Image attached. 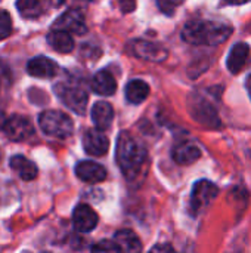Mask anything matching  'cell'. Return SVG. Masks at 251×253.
<instances>
[{
  "instance_id": "cell-11",
  "label": "cell",
  "mask_w": 251,
  "mask_h": 253,
  "mask_svg": "<svg viewBox=\"0 0 251 253\" xmlns=\"http://www.w3.org/2000/svg\"><path fill=\"white\" fill-rule=\"evenodd\" d=\"M72 222L77 231L80 233H90L98 225V215L96 212L87 205H78L72 213Z\"/></svg>"
},
{
  "instance_id": "cell-28",
  "label": "cell",
  "mask_w": 251,
  "mask_h": 253,
  "mask_svg": "<svg viewBox=\"0 0 251 253\" xmlns=\"http://www.w3.org/2000/svg\"><path fill=\"white\" fill-rule=\"evenodd\" d=\"M247 90H249V95H250L251 98V74L249 76V79H247Z\"/></svg>"
},
{
  "instance_id": "cell-19",
  "label": "cell",
  "mask_w": 251,
  "mask_h": 253,
  "mask_svg": "<svg viewBox=\"0 0 251 253\" xmlns=\"http://www.w3.org/2000/svg\"><path fill=\"white\" fill-rule=\"evenodd\" d=\"M10 168L12 170L24 181H33L38 170H37V166L27 157L24 156H15L10 159Z\"/></svg>"
},
{
  "instance_id": "cell-15",
  "label": "cell",
  "mask_w": 251,
  "mask_h": 253,
  "mask_svg": "<svg viewBox=\"0 0 251 253\" xmlns=\"http://www.w3.org/2000/svg\"><path fill=\"white\" fill-rule=\"evenodd\" d=\"M249 58H250V46L247 43H237L234 44V47L228 55L226 67L232 74H238L247 64Z\"/></svg>"
},
{
  "instance_id": "cell-21",
  "label": "cell",
  "mask_w": 251,
  "mask_h": 253,
  "mask_svg": "<svg viewBox=\"0 0 251 253\" xmlns=\"http://www.w3.org/2000/svg\"><path fill=\"white\" fill-rule=\"evenodd\" d=\"M149 95V86L143 80H130L126 86V98L132 104L143 102Z\"/></svg>"
},
{
  "instance_id": "cell-17",
  "label": "cell",
  "mask_w": 251,
  "mask_h": 253,
  "mask_svg": "<svg viewBox=\"0 0 251 253\" xmlns=\"http://www.w3.org/2000/svg\"><path fill=\"white\" fill-rule=\"evenodd\" d=\"M115 245L120 248L121 253H141L142 243L139 237L132 230H120L114 236Z\"/></svg>"
},
{
  "instance_id": "cell-26",
  "label": "cell",
  "mask_w": 251,
  "mask_h": 253,
  "mask_svg": "<svg viewBox=\"0 0 251 253\" xmlns=\"http://www.w3.org/2000/svg\"><path fill=\"white\" fill-rule=\"evenodd\" d=\"M180 3H175V1H160L158 3V6L163 9V12H166V13H173V10H175V7L176 6H179Z\"/></svg>"
},
{
  "instance_id": "cell-5",
  "label": "cell",
  "mask_w": 251,
  "mask_h": 253,
  "mask_svg": "<svg viewBox=\"0 0 251 253\" xmlns=\"http://www.w3.org/2000/svg\"><path fill=\"white\" fill-rule=\"evenodd\" d=\"M55 92L62 101L64 105H67L70 110H72L77 114H84L86 105H87V93L80 86L74 84H58L55 86Z\"/></svg>"
},
{
  "instance_id": "cell-7",
  "label": "cell",
  "mask_w": 251,
  "mask_h": 253,
  "mask_svg": "<svg viewBox=\"0 0 251 253\" xmlns=\"http://www.w3.org/2000/svg\"><path fill=\"white\" fill-rule=\"evenodd\" d=\"M3 132L12 141H27L34 133L33 123L24 116H12L3 122Z\"/></svg>"
},
{
  "instance_id": "cell-13",
  "label": "cell",
  "mask_w": 251,
  "mask_h": 253,
  "mask_svg": "<svg viewBox=\"0 0 251 253\" xmlns=\"http://www.w3.org/2000/svg\"><path fill=\"white\" fill-rule=\"evenodd\" d=\"M27 70L33 77H40V79H49L58 74V64L47 58V56H37L33 58L28 64H27Z\"/></svg>"
},
{
  "instance_id": "cell-3",
  "label": "cell",
  "mask_w": 251,
  "mask_h": 253,
  "mask_svg": "<svg viewBox=\"0 0 251 253\" xmlns=\"http://www.w3.org/2000/svg\"><path fill=\"white\" fill-rule=\"evenodd\" d=\"M38 126L43 133L53 139H67L72 135L74 125L70 116L58 110H46L38 117Z\"/></svg>"
},
{
  "instance_id": "cell-20",
  "label": "cell",
  "mask_w": 251,
  "mask_h": 253,
  "mask_svg": "<svg viewBox=\"0 0 251 253\" xmlns=\"http://www.w3.org/2000/svg\"><path fill=\"white\" fill-rule=\"evenodd\" d=\"M47 43L50 47L59 53H68L74 49V40L71 34L61 31V30H52L47 34Z\"/></svg>"
},
{
  "instance_id": "cell-2",
  "label": "cell",
  "mask_w": 251,
  "mask_h": 253,
  "mask_svg": "<svg viewBox=\"0 0 251 253\" xmlns=\"http://www.w3.org/2000/svg\"><path fill=\"white\" fill-rule=\"evenodd\" d=\"M117 163L129 179H135L146 162V148L130 132H121L117 139Z\"/></svg>"
},
{
  "instance_id": "cell-9",
  "label": "cell",
  "mask_w": 251,
  "mask_h": 253,
  "mask_svg": "<svg viewBox=\"0 0 251 253\" xmlns=\"http://www.w3.org/2000/svg\"><path fill=\"white\" fill-rule=\"evenodd\" d=\"M53 30H61V31H65L68 34L72 33L77 36H83L87 31V25H86V19L80 10L70 9L56 19Z\"/></svg>"
},
{
  "instance_id": "cell-22",
  "label": "cell",
  "mask_w": 251,
  "mask_h": 253,
  "mask_svg": "<svg viewBox=\"0 0 251 253\" xmlns=\"http://www.w3.org/2000/svg\"><path fill=\"white\" fill-rule=\"evenodd\" d=\"M16 6H18L21 15L25 18H36V16L41 15V12H43V4L38 1H34V0H22V1H18Z\"/></svg>"
},
{
  "instance_id": "cell-8",
  "label": "cell",
  "mask_w": 251,
  "mask_h": 253,
  "mask_svg": "<svg viewBox=\"0 0 251 253\" xmlns=\"http://www.w3.org/2000/svg\"><path fill=\"white\" fill-rule=\"evenodd\" d=\"M130 50L136 58L151 61V62H163L169 55L167 49L163 44L148 42V40H135V42H132Z\"/></svg>"
},
{
  "instance_id": "cell-23",
  "label": "cell",
  "mask_w": 251,
  "mask_h": 253,
  "mask_svg": "<svg viewBox=\"0 0 251 253\" xmlns=\"http://www.w3.org/2000/svg\"><path fill=\"white\" fill-rule=\"evenodd\" d=\"M12 33V18L9 12L0 9V40L6 39Z\"/></svg>"
},
{
  "instance_id": "cell-1",
  "label": "cell",
  "mask_w": 251,
  "mask_h": 253,
  "mask_svg": "<svg viewBox=\"0 0 251 253\" xmlns=\"http://www.w3.org/2000/svg\"><path fill=\"white\" fill-rule=\"evenodd\" d=\"M232 34V27L207 19H194L185 24L182 39L194 46H219L225 43Z\"/></svg>"
},
{
  "instance_id": "cell-25",
  "label": "cell",
  "mask_w": 251,
  "mask_h": 253,
  "mask_svg": "<svg viewBox=\"0 0 251 253\" xmlns=\"http://www.w3.org/2000/svg\"><path fill=\"white\" fill-rule=\"evenodd\" d=\"M149 253H176V251L170 246V245H166V243H163V245H155Z\"/></svg>"
},
{
  "instance_id": "cell-16",
  "label": "cell",
  "mask_w": 251,
  "mask_h": 253,
  "mask_svg": "<svg viewBox=\"0 0 251 253\" xmlns=\"http://www.w3.org/2000/svg\"><path fill=\"white\" fill-rule=\"evenodd\" d=\"M92 120L98 130L104 132L108 127H111L114 120V108L111 104L105 101H99L92 108Z\"/></svg>"
},
{
  "instance_id": "cell-18",
  "label": "cell",
  "mask_w": 251,
  "mask_h": 253,
  "mask_svg": "<svg viewBox=\"0 0 251 253\" xmlns=\"http://www.w3.org/2000/svg\"><path fill=\"white\" fill-rule=\"evenodd\" d=\"M92 87L98 95L102 96H109L117 90V82L114 79V76L107 71V70H101L93 76L92 80Z\"/></svg>"
},
{
  "instance_id": "cell-12",
  "label": "cell",
  "mask_w": 251,
  "mask_h": 253,
  "mask_svg": "<svg viewBox=\"0 0 251 253\" xmlns=\"http://www.w3.org/2000/svg\"><path fill=\"white\" fill-rule=\"evenodd\" d=\"M75 175L84 182L96 184V182H102L107 178V170L104 166H101L96 162L84 160L75 166Z\"/></svg>"
},
{
  "instance_id": "cell-4",
  "label": "cell",
  "mask_w": 251,
  "mask_h": 253,
  "mask_svg": "<svg viewBox=\"0 0 251 253\" xmlns=\"http://www.w3.org/2000/svg\"><path fill=\"white\" fill-rule=\"evenodd\" d=\"M217 194H219L217 185H215L207 179L198 181L191 193V203H189L191 212L194 215L201 213L204 209L209 208V205H212V202L217 197Z\"/></svg>"
},
{
  "instance_id": "cell-24",
  "label": "cell",
  "mask_w": 251,
  "mask_h": 253,
  "mask_svg": "<svg viewBox=\"0 0 251 253\" xmlns=\"http://www.w3.org/2000/svg\"><path fill=\"white\" fill-rule=\"evenodd\" d=\"M92 253H121V251L115 245V242H112V240H102V242H98L92 248Z\"/></svg>"
},
{
  "instance_id": "cell-10",
  "label": "cell",
  "mask_w": 251,
  "mask_h": 253,
  "mask_svg": "<svg viewBox=\"0 0 251 253\" xmlns=\"http://www.w3.org/2000/svg\"><path fill=\"white\" fill-rule=\"evenodd\" d=\"M83 147L89 156L102 157L104 154H107L109 148V141L104 132L98 129H90L83 136Z\"/></svg>"
},
{
  "instance_id": "cell-27",
  "label": "cell",
  "mask_w": 251,
  "mask_h": 253,
  "mask_svg": "<svg viewBox=\"0 0 251 253\" xmlns=\"http://www.w3.org/2000/svg\"><path fill=\"white\" fill-rule=\"evenodd\" d=\"M120 6H121L123 12H129L130 9H133V7H135V3H129V4H127V3H121Z\"/></svg>"
},
{
  "instance_id": "cell-6",
  "label": "cell",
  "mask_w": 251,
  "mask_h": 253,
  "mask_svg": "<svg viewBox=\"0 0 251 253\" xmlns=\"http://www.w3.org/2000/svg\"><path fill=\"white\" fill-rule=\"evenodd\" d=\"M189 111L197 122H200L201 125H204L207 127L217 129L220 126V120H219V114H217L216 108L206 98H203L200 95H194L191 98Z\"/></svg>"
},
{
  "instance_id": "cell-14",
  "label": "cell",
  "mask_w": 251,
  "mask_h": 253,
  "mask_svg": "<svg viewBox=\"0 0 251 253\" xmlns=\"http://www.w3.org/2000/svg\"><path fill=\"white\" fill-rule=\"evenodd\" d=\"M201 157V148L191 141H183L173 148V160L178 165L189 166Z\"/></svg>"
}]
</instances>
